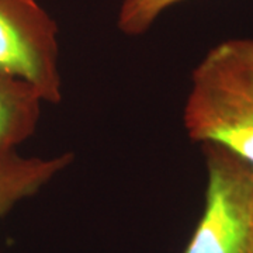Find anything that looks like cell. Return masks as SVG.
<instances>
[{"mask_svg":"<svg viewBox=\"0 0 253 253\" xmlns=\"http://www.w3.org/2000/svg\"><path fill=\"white\" fill-rule=\"evenodd\" d=\"M183 124L191 141L219 145L253 168V37L225 40L203 56Z\"/></svg>","mask_w":253,"mask_h":253,"instance_id":"6da1fadb","label":"cell"},{"mask_svg":"<svg viewBox=\"0 0 253 253\" xmlns=\"http://www.w3.org/2000/svg\"><path fill=\"white\" fill-rule=\"evenodd\" d=\"M201 146L206 200L183 253H253V168L219 145Z\"/></svg>","mask_w":253,"mask_h":253,"instance_id":"7a4b0ae2","label":"cell"},{"mask_svg":"<svg viewBox=\"0 0 253 253\" xmlns=\"http://www.w3.org/2000/svg\"><path fill=\"white\" fill-rule=\"evenodd\" d=\"M0 75L30 83L44 103L62 100L58 26L38 0H0Z\"/></svg>","mask_w":253,"mask_h":253,"instance_id":"3957f363","label":"cell"},{"mask_svg":"<svg viewBox=\"0 0 253 253\" xmlns=\"http://www.w3.org/2000/svg\"><path fill=\"white\" fill-rule=\"evenodd\" d=\"M72 162V152L52 158H26L16 151L0 155V219L18 203L36 196Z\"/></svg>","mask_w":253,"mask_h":253,"instance_id":"277c9868","label":"cell"},{"mask_svg":"<svg viewBox=\"0 0 253 253\" xmlns=\"http://www.w3.org/2000/svg\"><path fill=\"white\" fill-rule=\"evenodd\" d=\"M42 103L30 83L0 75V155L16 151L34 134Z\"/></svg>","mask_w":253,"mask_h":253,"instance_id":"5b68a950","label":"cell"},{"mask_svg":"<svg viewBox=\"0 0 253 253\" xmlns=\"http://www.w3.org/2000/svg\"><path fill=\"white\" fill-rule=\"evenodd\" d=\"M183 0H123L118 10L117 27L128 37L145 34L172 6Z\"/></svg>","mask_w":253,"mask_h":253,"instance_id":"8992f818","label":"cell"}]
</instances>
